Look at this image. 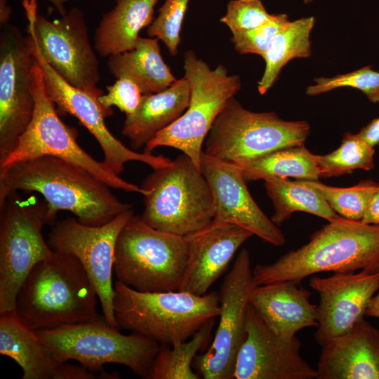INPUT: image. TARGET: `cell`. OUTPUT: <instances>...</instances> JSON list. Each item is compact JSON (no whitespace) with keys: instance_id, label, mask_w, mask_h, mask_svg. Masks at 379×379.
<instances>
[{"instance_id":"cell-30","label":"cell","mask_w":379,"mask_h":379,"mask_svg":"<svg viewBox=\"0 0 379 379\" xmlns=\"http://www.w3.org/2000/svg\"><path fill=\"white\" fill-rule=\"evenodd\" d=\"M215 319L206 323L189 340L171 346L160 345L153 361L149 379H199L192 363L197 353L209 341Z\"/></svg>"},{"instance_id":"cell-9","label":"cell","mask_w":379,"mask_h":379,"mask_svg":"<svg viewBox=\"0 0 379 379\" xmlns=\"http://www.w3.org/2000/svg\"><path fill=\"white\" fill-rule=\"evenodd\" d=\"M183 68L190 88L189 105L181 117L147 143L143 152L173 147L200 168L204 140L226 102L241 89V83L238 75L229 74L222 65L211 69L191 50L184 54Z\"/></svg>"},{"instance_id":"cell-17","label":"cell","mask_w":379,"mask_h":379,"mask_svg":"<svg viewBox=\"0 0 379 379\" xmlns=\"http://www.w3.org/2000/svg\"><path fill=\"white\" fill-rule=\"evenodd\" d=\"M295 336L285 339L276 335L248 303L246 338L239 350L235 379H315L317 368L300 353Z\"/></svg>"},{"instance_id":"cell-23","label":"cell","mask_w":379,"mask_h":379,"mask_svg":"<svg viewBox=\"0 0 379 379\" xmlns=\"http://www.w3.org/2000/svg\"><path fill=\"white\" fill-rule=\"evenodd\" d=\"M300 282L284 281L255 286L249 304L278 336L292 339L301 329L317 326V307Z\"/></svg>"},{"instance_id":"cell-27","label":"cell","mask_w":379,"mask_h":379,"mask_svg":"<svg viewBox=\"0 0 379 379\" xmlns=\"http://www.w3.org/2000/svg\"><path fill=\"white\" fill-rule=\"evenodd\" d=\"M314 24V17L290 21L272 39L262 56L265 68L258 83V90L261 95L272 86L282 67L290 60L310 56V37Z\"/></svg>"},{"instance_id":"cell-3","label":"cell","mask_w":379,"mask_h":379,"mask_svg":"<svg viewBox=\"0 0 379 379\" xmlns=\"http://www.w3.org/2000/svg\"><path fill=\"white\" fill-rule=\"evenodd\" d=\"M379 270V225L341 217L315 232L310 241L275 262L253 269L255 286L284 281L300 282L322 272Z\"/></svg>"},{"instance_id":"cell-24","label":"cell","mask_w":379,"mask_h":379,"mask_svg":"<svg viewBox=\"0 0 379 379\" xmlns=\"http://www.w3.org/2000/svg\"><path fill=\"white\" fill-rule=\"evenodd\" d=\"M190 99V88L185 76L163 91L142 95L136 110L126 115L121 134L128 138L133 150L145 147L181 117Z\"/></svg>"},{"instance_id":"cell-14","label":"cell","mask_w":379,"mask_h":379,"mask_svg":"<svg viewBox=\"0 0 379 379\" xmlns=\"http://www.w3.org/2000/svg\"><path fill=\"white\" fill-rule=\"evenodd\" d=\"M254 287L250 255L243 248L220 288V321L212 344L194 360L201 378H234L237 357L246 338L248 297Z\"/></svg>"},{"instance_id":"cell-41","label":"cell","mask_w":379,"mask_h":379,"mask_svg":"<svg viewBox=\"0 0 379 379\" xmlns=\"http://www.w3.org/2000/svg\"><path fill=\"white\" fill-rule=\"evenodd\" d=\"M7 0H0V23L1 26L7 25L11 17V10L6 4Z\"/></svg>"},{"instance_id":"cell-1","label":"cell","mask_w":379,"mask_h":379,"mask_svg":"<svg viewBox=\"0 0 379 379\" xmlns=\"http://www.w3.org/2000/svg\"><path fill=\"white\" fill-rule=\"evenodd\" d=\"M110 187L87 170L62 159L44 156L0 171V203L18 190L41 194L46 206V223L53 225L60 211H68L85 225L98 226L132 210Z\"/></svg>"},{"instance_id":"cell-35","label":"cell","mask_w":379,"mask_h":379,"mask_svg":"<svg viewBox=\"0 0 379 379\" xmlns=\"http://www.w3.org/2000/svg\"><path fill=\"white\" fill-rule=\"evenodd\" d=\"M290 22L286 14H272V18L253 29L232 32L231 41L239 54L265 53L274 36Z\"/></svg>"},{"instance_id":"cell-40","label":"cell","mask_w":379,"mask_h":379,"mask_svg":"<svg viewBox=\"0 0 379 379\" xmlns=\"http://www.w3.org/2000/svg\"><path fill=\"white\" fill-rule=\"evenodd\" d=\"M364 314L365 316L379 319V292H377L369 300Z\"/></svg>"},{"instance_id":"cell-21","label":"cell","mask_w":379,"mask_h":379,"mask_svg":"<svg viewBox=\"0 0 379 379\" xmlns=\"http://www.w3.org/2000/svg\"><path fill=\"white\" fill-rule=\"evenodd\" d=\"M0 354L21 367L22 379L99 378L83 366L56 359L35 331L20 321L15 310L0 312Z\"/></svg>"},{"instance_id":"cell-43","label":"cell","mask_w":379,"mask_h":379,"mask_svg":"<svg viewBox=\"0 0 379 379\" xmlns=\"http://www.w3.org/2000/svg\"><path fill=\"white\" fill-rule=\"evenodd\" d=\"M313 0H304L305 3L308 4L312 2Z\"/></svg>"},{"instance_id":"cell-7","label":"cell","mask_w":379,"mask_h":379,"mask_svg":"<svg viewBox=\"0 0 379 379\" xmlns=\"http://www.w3.org/2000/svg\"><path fill=\"white\" fill-rule=\"evenodd\" d=\"M31 80L34 98L32 119L13 150L0 161V171L21 161L51 156L85 168L111 188L143 197L149 194V191L122 179L103 161L95 160L81 148L77 142V129L59 117L56 105L47 91L42 69L35 58Z\"/></svg>"},{"instance_id":"cell-33","label":"cell","mask_w":379,"mask_h":379,"mask_svg":"<svg viewBox=\"0 0 379 379\" xmlns=\"http://www.w3.org/2000/svg\"><path fill=\"white\" fill-rule=\"evenodd\" d=\"M190 0H165L158 10V15L147 27L149 37L157 38L172 55L178 53L180 32Z\"/></svg>"},{"instance_id":"cell-34","label":"cell","mask_w":379,"mask_h":379,"mask_svg":"<svg viewBox=\"0 0 379 379\" xmlns=\"http://www.w3.org/2000/svg\"><path fill=\"white\" fill-rule=\"evenodd\" d=\"M341 87L360 90L373 102H379V72L370 66L333 77L315 79V84L307 86L306 93L316 95Z\"/></svg>"},{"instance_id":"cell-12","label":"cell","mask_w":379,"mask_h":379,"mask_svg":"<svg viewBox=\"0 0 379 379\" xmlns=\"http://www.w3.org/2000/svg\"><path fill=\"white\" fill-rule=\"evenodd\" d=\"M27 33L46 62L68 83L91 95L104 94L99 62L91 44L84 13L77 7L49 20L37 12L36 0H23Z\"/></svg>"},{"instance_id":"cell-26","label":"cell","mask_w":379,"mask_h":379,"mask_svg":"<svg viewBox=\"0 0 379 379\" xmlns=\"http://www.w3.org/2000/svg\"><path fill=\"white\" fill-rule=\"evenodd\" d=\"M107 65L112 76L132 79L143 95L163 91L176 80L164 60L157 38L139 36L133 49L108 57Z\"/></svg>"},{"instance_id":"cell-6","label":"cell","mask_w":379,"mask_h":379,"mask_svg":"<svg viewBox=\"0 0 379 379\" xmlns=\"http://www.w3.org/2000/svg\"><path fill=\"white\" fill-rule=\"evenodd\" d=\"M187 257L186 237L154 229L133 214L117 238L114 272L138 291H180Z\"/></svg>"},{"instance_id":"cell-32","label":"cell","mask_w":379,"mask_h":379,"mask_svg":"<svg viewBox=\"0 0 379 379\" xmlns=\"http://www.w3.org/2000/svg\"><path fill=\"white\" fill-rule=\"evenodd\" d=\"M299 180L319 192L337 214L356 221L361 220L371 195L379 187V182L371 179L350 187L328 186L319 180Z\"/></svg>"},{"instance_id":"cell-15","label":"cell","mask_w":379,"mask_h":379,"mask_svg":"<svg viewBox=\"0 0 379 379\" xmlns=\"http://www.w3.org/2000/svg\"><path fill=\"white\" fill-rule=\"evenodd\" d=\"M34 62L29 35L23 36L15 25L1 26L0 161L13 150L32 119Z\"/></svg>"},{"instance_id":"cell-20","label":"cell","mask_w":379,"mask_h":379,"mask_svg":"<svg viewBox=\"0 0 379 379\" xmlns=\"http://www.w3.org/2000/svg\"><path fill=\"white\" fill-rule=\"evenodd\" d=\"M253 234L238 225L213 220L204 229L186 237L188 257L180 291L207 293L240 246Z\"/></svg>"},{"instance_id":"cell-42","label":"cell","mask_w":379,"mask_h":379,"mask_svg":"<svg viewBox=\"0 0 379 379\" xmlns=\"http://www.w3.org/2000/svg\"><path fill=\"white\" fill-rule=\"evenodd\" d=\"M51 2L56 8L60 15H63L67 13L65 4L69 0H47Z\"/></svg>"},{"instance_id":"cell-28","label":"cell","mask_w":379,"mask_h":379,"mask_svg":"<svg viewBox=\"0 0 379 379\" xmlns=\"http://www.w3.org/2000/svg\"><path fill=\"white\" fill-rule=\"evenodd\" d=\"M265 188L274 206V212L270 219L277 226L296 211L311 213L328 222L341 218L319 192L299 180L270 179L265 180Z\"/></svg>"},{"instance_id":"cell-13","label":"cell","mask_w":379,"mask_h":379,"mask_svg":"<svg viewBox=\"0 0 379 379\" xmlns=\"http://www.w3.org/2000/svg\"><path fill=\"white\" fill-rule=\"evenodd\" d=\"M133 215L130 210L98 226L67 218L52 225L47 241L54 252L79 260L95 288L105 321L118 329L113 305L115 247L121 230Z\"/></svg>"},{"instance_id":"cell-11","label":"cell","mask_w":379,"mask_h":379,"mask_svg":"<svg viewBox=\"0 0 379 379\" xmlns=\"http://www.w3.org/2000/svg\"><path fill=\"white\" fill-rule=\"evenodd\" d=\"M46 206L18 192L0 203V312L15 310L18 292L31 270L53 251L43 237Z\"/></svg>"},{"instance_id":"cell-19","label":"cell","mask_w":379,"mask_h":379,"mask_svg":"<svg viewBox=\"0 0 379 379\" xmlns=\"http://www.w3.org/2000/svg\"><path fill=\"white\" fill-rule=\"evenodd\" d=\"M200 170L213 196V220L238 225L274 246L285 244L284 233L265 215L251 197L239 166L208 155L203 151Z\"/></svg>"},{"instance_id":"cell-39","label":"cell","mask_w":379,"mask_h":379,"mask_svg":"<svg viewBox=\"0 0 379 379\" xmlns=\"http://www.w3.org/2000/svg\"><path fill=\"white\" fill-rule=\"evenodd\" d=\"M358 133L371 146L374 147L379 145V117L371 121Z\"/></svg>"},{"instance_id":"cell-22","label":"cell","mask_w":379,"mask_h":379,"mask_svg":"<svg viewBox=\"0 0 379 379\" xmlns=\"http://www.w3.org/2000/svg\"><path fill=\"white\" fill-rule=\"evenodd\" d=\"M321 347L317 379H379V329L364 318Z\"/></svg>"},{"instance_id":"cell-38","label":"cell","mask_w":379,"mask_h":379,"mask_svg":"<svg viewBox=\"0 0 379 379\" xmlns=\"http://www.w3.org/2000/svg\"><path fill=\"white\" fill-rule=\"evenodd\" d=\"M361 222L379 225V187L371 195Z\"/></svg>"},{"instance_id":"cell-36","label":"cell","mask_w":379,"mask_h":379,"mask_svg":"<svg viewBox=\"0 0 379 379\" xmlns=\"http://www.w3.org/2000/svg\"><path fill=\"white\" fill-rule=\"evenodd\" d=\"M260 0H231L220 22L232 32L253 29L272 18Z\"/></svg>"},{"instance_id":"cell-18","label":"cell","mask_w":379,"mask_h":379,"mask_svg":"<svg viewBox=\"0 0 379 379\" xmlns=\"http://www.w3.org/2000/svg\"><path fill=\"white\" fill-rule=\"evenodd\" d=\"M309 284L319 298L314 339L322 346L364 318L369 300L379 291V270L314 275Z\"/></svg>"},{"instance_id":"cell-25","label":"cell","mask_w":379,"mask_h":379,"mask_svg":"<svg viewBox=\"0 0 379 379\" xmlns=\"http://www.w3.org/2000/svg\"><path fill=\"white\" fill-rule=\"evenodd\" d=\"M159 0H117L102 15L95 30L94 48L102 57L134 48L140 32L154 20V7Z\"/></svg>"},{"instance_id":"cell-2","label":"cell","mask_w":379,"mask_h":379,"mask_svg":"<svg viewBox=\"0 0 379 379\" xmlns=\"http://www.w3.org/2000/svg\"><path fill=\"white\" fill-rule=\"evenodd\" d=\"M98 301L79 260L53 251L28 274L18 292L15 312L29 328L47 330L100 318Z\"/></svg>"},{"instance_id":"cell-29","label":"cell","mask_w":379,"mask_h":379,"mask_svg":"<svg viewBox=\"0 0 379 379\" xmlns=\"http://www.w3.org/2000/svg\"><path fill=\"white\" fill-rule=\"evenodd\" d=\"M240 167L246 181L288 178L319 180L320 178L314 154L304 145L274 151Z\"/></svg>"},{"instance_id":"cell-16","label":"cell","mask_w":379,"mask_h":379,"mask_svg":"<svg viewBox=\"0 0 379 379\" xmlns=\"http://www.w3.org/2000/svg\"><path fill=\"white\" fill-rule=\"evenodd\" d=\"M32 49L34 58L44 73L47 91L59 109L76 117L100 145L104 155L102 161L117 175L124 170L129 161H140L153 169L170 165L173 160L163 155L138 152L132 150L115 138L107 128L105 119L113 111L105 109L95 98L76 88L63 79L44 59L34 38Z\"/></svg>"},{"instance_id":"cell-5","label":"cell","mask_w":379,"mask_h":379,"mask_svg":"<svg viewBox=\"0 0 379 379\" xmlns=\"http://www.w3.org/2000/svg\"><path fill=\"white\" fill-rule=\"evenodd\" d=\"M141 187L144 196L141 219L150 227L187 237L214 219L213 196L200 168L182 154L165 167L153 169Z\"/></svg>"},{"instance_id":"cell-31","label":"cell","mask_w":379,"mask_h":379,"mask_svg":"<svg viewBox=\"0 0 379 379\" xmlns=\"http://www.w3.org/2000/svg\"><path fill=\"white\" fill-rule=\"evenodd\" d=\"M374 147L359 133L345 134L340 145L325 155H315L320 178H329L351 173L357 169L370 171L375 166Z\"/></svg>"},{"instance_id":"cell-10","label":"cell","mask_w":379,"mask_h":379,"mask_svg":"<svg viewBox=\"0 0 379 379\" xmlns=\"http://www.w3.org/2000/svg\"><path fill=\"white\" fill-rule=\"evenodd\" d=\"M305 121H285L274 112H254L234 97L214 121L205 140L206 154L242 166L274 151L304 145Z\"/></svg>"},{"instance_id":"cell-4","label":"cell","mask_w":379,"mask_h":379,"mask_svg":"<svg viewBox=\"0 0 379 379\" xmlns=\"http://www.w3.org/2000/svg\"><path fill=\"white\" fill-rule=\"evenodd\" d=\"M114 290V312L119 327L160 345L190 339L220 313L215 291L202 295L184 291L141 292L118 280Z\"/></svg>"},{"instance_id":"cell-8","label":"cell","mask_w":379,"mask_h":379,"mask_svg":"<svg viewBox=\"0 0 379 379\" xmlns=\"http://www.w3.org/2000/svg\"><path fill=\"white\" fill-rule=\"evenodd\" d=\"M56 359L77 361L92 372L106 373L107 364H121L149 379L160 345L140 334L124 335L104 317L83 323L35 331Z\"/></svg>"},{"instance_id":"cell-37","label":"cell","mask_w":379,"mask_h":379,"mask_svg":"<svg viewBox=\"0 0 379 379\" xmlns=\"http://www.w3.org/2000/svg\"><path fill=\"white\" fill-rule=\"evenodd\" d=\"M106 94H102L98 100L106 109L112 111V107H117L126 115L133 113L138 108L142 93L139 86L132 79L120 77L110 86L106 87Z\"/></svg>"}]
</instances>
